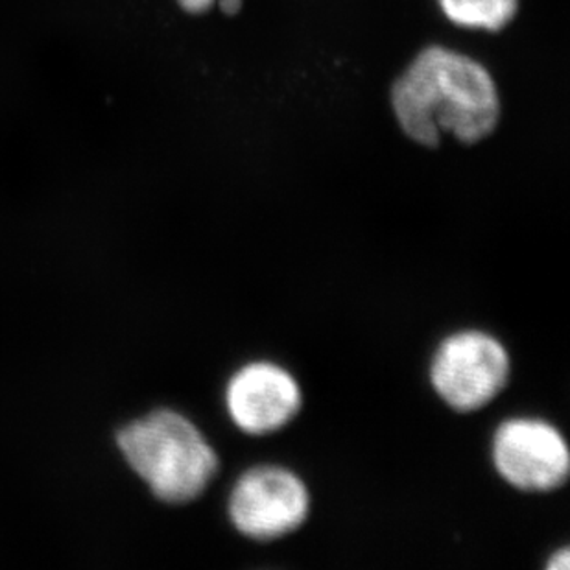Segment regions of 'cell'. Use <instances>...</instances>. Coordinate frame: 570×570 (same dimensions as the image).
I'll return each instance as SVG.
<instances>
[{
	"instance_id": "cell-1",
	"label": "cell",
	"mask_w": 570,
	"mask_h": 570,
	"mask_svg": "<svg viewBox=\"0 0 570 570\" xmlns=\"http://www.w3.org/2000/svg\"><path fill=\"white\" fill-rule=\"evenodd\" d=\"M392 108L399 126L421 146L440 145L443 134L474 145L501 119V97L484 65L458 50L431 45L393 81Z\"/></svg>"
},
{
	"instance_id": "cell-2",
	"label": "cell",
	"mask_w": 570,
	"mask_h": 570,
	"mask_svg": "<svg viewBox=\"0 0 570 570\" xmlns=\"http://www.w3.org/2000/svg\"><path fill=\"white\" fill-rule=\"evenodd\" d=\"M120 451L151 493L168 504L198 499L218 473V456L187 417L159 410L119 434Z\"/></svg>"
},
{
	"instance_id": "cell-3",
	"label": "cell",
	"mask_w": 570,
	"mask_h": 570,
	"mask_svg": "<svg viewBox=\"0 0 570 570\" xmlns=\"http://www.w3.org/2000/svg\"><path fill=\"white\" fill-rule=\"evenodd\" d=\"M510 355L495 336L462 331L438 347L431 382L446 406L468 414L499 397L510 381Z\"/></svg>"
},
{
	"instance_id": "cell-4",
	"label": "cell",
	"mask_w": 570,
	"mask_h": 570,
	"mask_svg": "<svg viewBox=\"0 0 570 570\" xmlns=\"http://www.w3.org/2000/svg\"><path fill=\"white\" fill-rule=\"evenodd\" d=\"M308 511L311 495L305 482L275 465L249 469L229 497L233 527L254 541L286 538L305 524Z\"/></svg>"
},
{
	"instance_id": "cell-5",
	"label": "cell",
	"mask_w": 570,
	"mask_h": 570,
	"mask_svg": "<svg viewBox=\"0 0 570 570\" xmlns=\"http://www.w3.org/2000/svg\"><path fill=\"white\" fill-rule=\"evenodd\" d=\"M491 454L497 473L519 491L549 493L560 490L569 479V445L563 434L547 421H504L495 432Z\"/></svg>"
},
{
	"instance_id": "cell-6",
	"label": "cell",
	"mask_w": 570,
	"mask_h": 570,
	"mask_svg": "<svg viewBox=\"0 0 570 570\" xmlns=\"http://www.w3.org/2000/svg\"><path fill=\"white\" fill-rule=\"evenodd\" d=\"M226 406L244 434L268 436L299 414L302 387L285 367L254 362L240 367L227 384Z\"/></svg>"
},
{
	"instance_id": "cell-7",
	"label": "cell",
	"mask_w": 570,
	"mask_h": 570,
	"mask_svg": "<svg viewBox=\"0 0 570 570\" xmlns=\"http://www.w3.org/2000/svg\"><path fill=\"white\" fill-rule=\"evenodd\" d=\"M443 16L465 30L501 32L515 19L519 0H438Z\"/></svg>"
},
{
	"instance_id": "cell-8",
	"label": "cell",
	"mask_w": 570,
	"mask_h": 570,
	"mask_svg": "<svg viewBox=\"0 0 570 570\" xmlns=\"http://www.w3.org/2000/svg\"><path fill=\"white\" fill-rule=\"evenodd\" d=\"M179 8L187 11L190 16H202L207 11L213 10L216 6V0H178Z\"/></svg>"
},
{
	"instance_id": "cell-9",
	"label": "cell",
	"mask_w": 570,
	"mask_h": 570,
	"mask_svg": "<svg viewBox=\"0 0 570 570\" xmlns=\"http://www.w3.org/2000/svg\"><path fill=\"white\" fill-rule=\"evenodd\" d=\"M549 570H569L570 569V552L569 549H561L560 552H556L552 558H550L549 566H547Z\"/></svg>"
},
{
	"instance_id": "cell-10",
	"label": "cell",
	"mask_w": 570,
	"mask_h": 570,
	"mask_svg": "<svg viewBox=\"0 0 570 570\" xmlns=\"http://www.w3.org/2000/svg\"><path fill=\"white\" fill-rule=\"evenodd\" d=\"M216 6H218L222 13H226V16H237L240 8H243V0H216Z\"/></svg>"
}]
</instances>
